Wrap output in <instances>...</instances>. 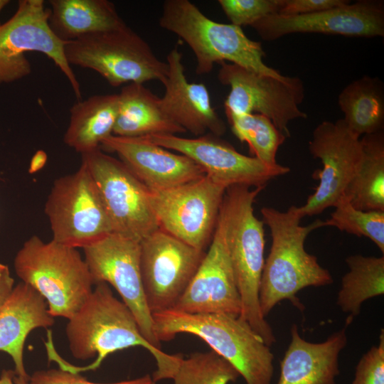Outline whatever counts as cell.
I'll return each instance as SVG.
<instances>
[{"label":"cell","mask_w":384,"mask_h":384,"mask_svg":"<svg viewBox=\"0 0 384 384\" xmlns=\"http://www.w3.org/2000/svg\"><path fill=\"white\" fill-rule=\"evenodd\" d=\"M81 156L96 184L113 233L141 242L159 229L150 191L122 161L100 148Z\"/></svg>","instance_id":"10"},{"label":"cell","mask_w":384,"mask_h":384,"mask_svg":"<svg viewBox=\"0 0 384 384\" xmlns=\"http://www.w3.org/2000/svg\"><path fill=\"white\" fill-rule=\"evenodd\" d=\"M55 242L87 247L113 233L96 184L81 162L77 171L55 179L45 204Z\"/></svg>","instance_id":"9"},{"label":"cell","mask_w":384,"mask_h":384,"mask_svg":"<svg viewBox=\"0 0 384 384\" xmlns=\"http://www.w3.org/2000/svg\"><path fill=\"white\" fill-rule=\"evenodd\" d=\"M351 384H384V333L379 343L373 346L358 361Z\"/></svg>","instance_id":"33"},{"label":"cell","mask_w":384,"mask_h":384,"mask_svg":"<svg viewBox=\"0 0 384 384\" xmlns=\"http://www.w3.org/2000/svg\"><path fill=\"white\" fill-rule=\"evenodd\" d=\"M167 75L163 85L164 95L160 97L161 107L174 123L199 137L206 132L220 137L225 124L213 108L209 91L203 83L187 80L182 53L174 47L167 55Z\"/></svg>","instance_id":"20"},{"label":"cell","mask_w":384,"mask_h":384,"mask_svg":"<svg viewBox=\"0 0 384 384\" xmlns=\"http://www.w3.org/2000/svg\"><path fill=\"white\" fill-rule=\"evenodd\" d=\"M334 207L335 210L323 222V227H335L358 237H366L384 253V211L357 209L344 196Z\"/></svg>","instance_id":"31"},{"label":"cell","mask_w":384,"mask_h":384,"mask_svg":"<svg viewBox=\"0 0 384 384\" xmlns=\"http://www.w3.org/2000/svg\"><path fill=\"white\" fill-rule=\"evenodd\" d=\"M14 266L21 282L45 299L54 318L70 319L93 289L90 270L77 248L53 240L30 237L16 253Z\"/></svg>","instance_id":"6"},{"label":"cell","mask_w":384,"mask_h":384,"mask_svg":"<svg viewBox=\"0 0 384 384\" xmlns=\"http://www.w3.org/2000/svg\"><path fill=\"white\" fill-rule=\"evenodd\" d=\"M94 286L112 285L135 317L144 337L161 349L144 292L140 271V242L111 233L83 248Z\"/></svg>","instance_id":"14"},{"label":"cell","mask_w":384,"mask_h":384,"mask_svg":"<svg viewBox=\"0 0 384 384\" xmlns=\"http://www.w3.org/2000/svg\"><path fill=\"white\" fill-rule=\"evenodd\" d=\"M172 309L187 313H224L239 316L241 300L232 267L223 218L187 289Z\"/></svg>","instance_id":"18"},{"label":"cell","mask_w":384,"mask_h":384,"mask_svg":"<svg viewBox=\"0 0 384 384\" xmlns=\"http://www.w3.org/2000/svg\"><path fill=\"white\" fill-rule=\"evenodd\" d=\"M152 319L160 342L171 341L178 334L198 336L228 361L245 384H271L274 355L240 316L169 309L153 314Z\"/></svg>","instance_id":"3"},{"label":"cell","mask_w":384,"mask_h":384,"mask_svg":"<svg viewBox=\"0 0 384 384\" xmlns=\"http://www.w3.org/2000/svg\"><path fill=\"white\" fill-rule=\"evenodd\" d=\"M68 63L100 74L112 86L165 81L168 65L127 24L65 44Z\"/></svg>","instance_id":"7"},{"label":"cell","mask_w":384,"mask_h":384,"mask_svg":"<svg viewBox=\"0 0 384 384\" xmlns=\"http://www.w3.org/2000/svg\"><path fill=\"white\" fill-rule=\"evenodd\" d=\"M231 130L242 142L247 143L250 152L269 166H276V154L286 137L272 121L259 114L227 116Z\"/></svg>","instance_id":"29"},{"label":"cell","mask_w":384,"mask_h":384,"mask_svg":"<svg viewBox=\"0 0 384 384\" xmlns=\"http://www.w3.org/2000/svg\"><path fill=\"white\" fill-rule=\"evenodd\" d=\"M205 251L159 229L140 242V271L151 314L172 309L196 272Z\"/></svg>","instance_id":"13"},{"label":"cell","mask_w":384,"mask_h":384,"mask_svg":"<svg viewBox=\"0 0 384 384\" xmlns=\"http://www.w3.org/2000/svg\"><path fill=\"white\" fill-rule=\"evenodd\" d=\"M48 3L50 28L65 43L126 24L108 0H50Z\"/></svg>","instance_id":"24"},{"label":"cell","mask_w":384,"mask_h":384,"mask_svg":"<svg viewBox=\"0 0 384 384\" xmlns=\"http://www.w3.org/2000/svg\"><path fill=\"white\" fill-rule=\"evenodd\" d=\"M284 0H218L230 23L251 26L262 18L279 12Z\"/></svg>","instance_id":"32"},{"label":"cell","mask_w":384,"mask_h":384,"mask_svg":"<svg viewBox=\"0 0 384 384\" xmlns=\"http://www.w3.org/2000/svg\"><path fill=\"white\" fill-rule=\"evenodd\" d=\"M30 380L17 376L12 370H3L0 375V384H30Z\"/></svg>","instance_id":"36"},{"label":"cell","mask_w":384,"mask_h":384,"mask_svg":"<svg viewBox=\"0 0 384 384\" xmlns=\"http://www.w3.org/2000/svg\"><path fill=\"white\" fill-rule=\"evenodd\" d=\"M265 187L235 185L226 189L220 207L229 255L241 300L240 317L247 321L266 345L276 341L273 330L262 314L259 291L265 263L264 223L254 214L253 204Z\"/></svg>","instance_id":"4"},{"label":"cell","mask_w":384,"mask_h":384,"mask_svg":"<svg viewBox=\"0 0 384 384\" xmlns=\"http://www.w3.org/2000/svg\"><path fill=\"white\" fill-rule=\"evenodd\" d=\"M240 376L228 361L211 350L183 358L171 379L174 384H228Z\"/></svg>","instance_id":"30"},{"label":"cell","mask_w":384,"mask_h":384,"mask_svg":"<svg viewBox=\"0 0 384 384\" xmlns=\"http://www.w3.org/2000/svg\"><path fill=\"white\" fill-rule=\"evenodd\" d=\"M226 189L206 174L176 187L150 191L159 229L205 251L212 240Z\"/></svg>","instance_id":"11"},{"label":"cell","mask_w":384,"mask_h":384,"mask_svg":"<svg viewBox=\"0 0 384 384\" xmlns=\"http://www.w3.org/2000/svg\"><path fill=\"white\" fill-rule=\"evenodd\" d=\"M118 109V94H98L78 100L70 110L65 144L80 154L99 149L113 133Z\"/></svg>","instance_id":"25"},{"label":"cell","mask_w":384,"mask_h":384,"mask_svg":"<svg viewBox=\"0 0 384 384\" xmlns=\"http://www.w3.org/2000/svg\"><path fill=\"white\" fill-rule=\"evenodd\" d=\"M350 2L346 0H284L278 14H306L331 9Z\"/></svg>","instance_id":"35"},{"label":"cell","mask_w":384,"mask_h":384,"mask_svg":"<svg viewBox=\"0 0 384 384\" xmlns=\"http://www.w3.org/2000/svg\"><path fill=\"white\" fill-rule=\"evenodd\" d=\"M218 78L230 88L224 104L226 116L262 114L286 137H290L288 124L291 121L307 117L299 107L304 100V88L298 77L280 80L222 63Z\"/></svg>","instance_id":"12"},{"label":"cell","mask_w":384,"mask_h":384,"mask_svg":"<svg viewBox=\"0 0 384 384\" xmlns=\"http://www.w3.org/2000/svg\"><path fill=\"white\" fill-rule=\"evenodd\" d=\"M159 24L189 46L198 75L210 73L215 63L228 61L261 75L286 78L264 63L261 43L249 38L241 27L209 18L188 0H166Z\"/></svg>","instance_id":"5"},{"label":"cell","mask_w":384,"mask_h":384,"mask_svg":"<svg viewBox=\"0 0 384 384\" xmlns=\"http://www.w3.org/2000/svg\"><path fill=\"white\" fill-rule=\"evenodd\" d=\"M11 277L8 266L0 263V285Z\"/></svg>","instance_id":"39"},{"label":"cell","mask_w":384,"mask_h":384,"mask_svg":"<svg viewBox=\"0 0 384 384\" xmlns=\"http://www.w3.org/2000/svg\"><path fill=\"white\" fill-rule=\"evenodd\" d=\"M46 156L43 153H38L31 161L29 173L33 174L40 170L45 164Z\"/></svg>","instance_id":"38"},{"label":"cell","mask_w":384,"mask_h":384,"mask_svg":"<svg viewBox=\"0 0 384 384\" xmlns=\"http://www.w3.org/2000/svg\"><path fill=\"white\" fill-rule=\"evenodd\" d=\"M153 381L150 375L115 383H101L87 380L80 373H74L62 368L40 370L30 376V384H150Z\"/></svg>","instance_id":"34"},{"label":"cell","mask_w":384,"mask_h":384,"mask_svg":"<svg viewBox=\"0 0 384 384\" xmlns=\"http://www.w3.org/2000/svg\"><path fill=\"white\" fill-rule=\"evenodd\" d=\"M73 356L85 361L96 356L90 365H70L74 373L95 370L110 354L131 347H142L154 358L156 369L154 382L171 379L182 355L168 354L151 345L142 335L130 309L117 299L109 284L100 282L79 310L68 319L65 327Z\"/></svg>","instance_id":"1"},{"label":"cell","mask_w":384,"mask_h":384,"mask_svg":"<svg viewBox=\"0 0 384 384\" xmlns=\"http://www.w3.org/2000/svg\"><path fill=\"white\" fill-rule=\"evenodd\" d=\"M9 2V0H0V13Z\"/></svg>","instance_id":"40"},{"label":"cell","mask_w":384,"mask_h":384,"mask_svg":"<svg viewBox=\"0 0 384 384\" xmlns=\"http://www.w3.org/2000/svg\"><path fill=\"white\" fill-rule=\"evenodd\" d=\"M54 323L45 299L35 289L23 282L14 287L0 306V351L11 357L17 376L30 380L23 360L28 335Z\"/></svg>","instance_id":"21"},{"label":"cell","mask_w":384,"mask_h":384,"mask_svg":"<svg viewBox=\"0 0 384 384\" xmlns=\"http://www.w3.org/2000/svg\"><path fill=\"white\" fill-rule=\"evenodd\" d=\"M338 104L348 128L360 137L381 132L384 124V92L378 78L364 75L348 84Z\"/></svg>","instance_id":"26"},{"label":"cell","mask_w":384,"mask_h":384,"mask_svg":"<svg viewBox=\"0 0 384 384\" xmlns=\"http://www.w3.org/2000/svg\"><path fill=\"white\" fill-rule=\"evenodd\" d=\"M145 137L151 142L186 156L206 174L227 188L241 185L265 187L271 179L289 172L287 166H269L253 156L238 151L231 144L213 134L196 138L176 134H154Z\"/></svg>","instance_id":"16"},{"label":"cell","mask_w":384,"mask_h":384,"mask_svg":"<svg viewBox=\"0 0 384 384\" xmlns=\"http://www.w3.org/2000/svg\"><path fill=\"white\" fill-rule=\"evenodd\" d=\"M112 134L142 137L154 134H182L186 131L171 121L164 112L160 97L141 83L122 87Z\"/></svg>","instance_id":"23"},{"label":"cell","mask_w":384,"mask_h":384,"mask_svg":"<svg viewBox=\"0 0 384 384\" xmlns=\"http://www.w3.org/2000/svg\"><path fill=\"white\" fill-rule=\"evenodd\" d=\"M346 262L349 270L341 279L336 304L348 314V326L360 314L365 301L384 294V256L353 255Z\"/></svg>","instance_id":"28"},{"label":"cell","mask_w":384,"mask_h":384,"mask_svg":"<svg viewBox=\"0 0 384 384\" xmlns=\"http://www.w3.org/2000/svg\"><path fill=\"white\" fill-rule=\"evenodd\" d=\"M290 334L277 384H336L338 356L347 343L346 328L320 343L301 337L296 324L292 326Z\"/></svg>","instance_id":"22"},{"label":"cell","mask_w":384,"mask_h":384,"mask_svg":"<svg viewBox=\"0 0 384 384\" xmlns=\"http://www.w3.org/2000/svg\"><path fill=\"white\" fill-rule=\"evenodd\" d=\"M14 287V279L11 277L0 285V306L9 297Z\"/></svg>","instance_id":"37"},{"label":"cell","mask_w":384,"mask_h":384,"mask_svg":"<svg viewBox=\"0 0 384 384\" xmlns=\"http://www.w3.org/2000/svg\"><path fill=\"white\" fill-rule=\"evenodd\" d=\"M362 159L344 196L356 208L384 211V135L382 132L361 139Z\"/></svg>","instance_id":"27"},{"label":"cell","mask_w":384,"mask_h":384,"mask_svg":"<svg viewBox=\"0 0 384 384\" xmlns=\"http://www.w3.org/2000/svg\"><path fill=\"white\" fill-rule=\"evenodd\" d=\"M265 41L297 33H317L349 37L384 36V4L381 1L360 0L319 12L267 16L251 26Z\"/></svg>","instance_id":"17"},{"label":"cell","mask_w":384,"mask_h":384,"mask_svg":"<svg viewBox=\"0 0 384 384\" xmlns=\"http://www.w3.org/2000/svg\"><path fill=\"white\" fill-rule=\"evenodd\" d=\"M150 384H156V383L152 381Z\"/></svg>","instance_id":"41"},{"label":"cell","mask_w":384,"mask_h":384,"mask_svg":"<svg viewBox=\"0 0 384 384\" xmlns=\"http://www.w3.org/2000/svg\"><path fill=\"white\" fill-rule=\"evenodd\" d=\"M261 213L272 238L260 284L262 314L265 318L279 302L285 299L303 311L304 306L297 297L300 290L333 282L330 272L321 267L316 257L304 248L307 236L323 227L324 221L317 219L309 225H301L304 217L296 206H291L286 211L263 207Z\"/></svg>","instance_id":"2"},{"label":"cell","mask_w":384,"mask_h":384,"mask_svg":"<svg viewBox=\"0 0 384 384\" xmlns=\"http://www.w3.org/2000/svg\"><path fill=\"white\" fill-rule=\"evenodd\" d=\"M66 43L48 24V10L43 0H21L14 15L0 23V85L28 76L32 67L26 53L38 52L49 58L69 81L78 100L79 82L64 53Z\"/></svg>","instance_id":"8"},{"label":"cell","mask_w":384,"mask_h":384,"mask_svg":"<svg viewBox=\"0 0 384 384\" xmlns=\"http://www.w3.org/2000/svg\"><path fill=\"white\" fill-rule=\"evenodd\" d=\"M100 146L117 154L149 191L176 187L206 175L202 168L186 156L176 154L143 137L111 134Z\"/></svg>","instance_id":"19"},{"label":"cell","mask_w":384,"mask_h":384,"mask_svg":"<svg viewBox=\"0 0 384 384\" xmlns=\"http://www.w3.org/2000/svg\"><path fill=\"white\" fill-rule=\"evenodd\" d=\"M308 147L313 158L321 160L323 167L313 174L319 181L315 191L299 207L303 217L319 215L334 207L344 195L362 159L361 139L342 119L319 124Z\"/></svg>","instance_id":"15"}]
</instances>
